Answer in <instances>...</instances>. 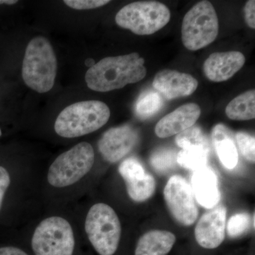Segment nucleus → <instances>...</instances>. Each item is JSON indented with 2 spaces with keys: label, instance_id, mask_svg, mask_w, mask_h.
Listing matches in <instances>:
<instances>
[{
  "label": "nucleus",
  "instance_id": "obj_1",
  "mask_svg": "<svg viewBox=\"0 0 255 255\" xmlns=\"http://www.w3.org/2000/svg\"><path fill=\"white\" fill-rule=\"evenodd\" d=\"M145 60L137 53L108 57L87 70L85 81L90 90L107 92L124 88L145 78Z\"/></svg>",
  "mask_w": 255,
  "mask_h": 255
},
{
  "label": "nucleus",
  "instance_id": "obj_2",
  "mask_svg": "<svg viewBox=\"0 0 255 255\" xmlns=\"http://www.w3.org/2000/svg\"><path fill=\"white\" fill-rule=\"evenodd\" d=\"M58 63L50 41L43 36L33 38L28 43L22 65L25 84L38 93L49 92L54 86Z\"/></svg>",
  "mask_w": 255,
  "mask_h": 255
},
{
  "label": "nucleus",
  "instance_id": "obj_3",
  "mask_svg": "<svg viewBox=\"0 0 255 255\" xmlns=\"http://www.w3.org/2000/svg\"><path fill=\"white\" fill-rule=\"evenodd\" d=\"M108 106L97 100L83 101L64 109L55 121V130L60 136L73 138L95 132L108 122Z\"/></svg>",
  "mask_w": 255,
  "mask_h": 255
},
{
  "label": "nucleus",
  "instance_id": "obj_4",
  "mask_svg": "<svg viewBox=\"0 0 255 255\" xmlns=\"http://www.w3.org/2000/svg\"><path fill=\"white\" fill-rule=\"evenodd\" d=\"M89 240L100 255H113L118 249L122 226L111 206L99 203L92 206L85 221Z\"/></svg>",
  "mask_w": 255,
  "mask_h": 255
},
{
  "label": "nucleus",
  "instance_id": "obj_5",
  "mask_svg": "<svg viewBox=\"0 0 255 255\" xmlns=\"http://www.w3.org/2000/svg\"><path fill=\"white\" fill-rule=\"evenodd\" d=\"M170 11L165 4L156 1H136L119 10L116 23L140 36L151 35L169 23Z\"/></svg>",
  "mask_w": 255,
  "mask_h": 255
},
{
  "label": "nucleus",
  "instance_id": "obj_6",
  "mask_svg": "<svg viewBox=\"0 0 255 255\" xmlns=\"http://www.w3.org/2000/svg\"><path fill=\"white\" fill-rule=\"evenodd\" d=\"M219 30V18L214 6L209 1H201L183 19V44L193 51L205 48L216 40Z\"/></svg>",
  "mask_w": 255,
  "mask_h": 255
},
{
  "label": "nucleus",
  "instance_id": "obj_7",
  "mask_svg": "<svg viewBox=\"0 0 255 255\" xmlns=\"http://www.w3.org/2000/svg\"><path fill=\"white\" fill-rule=\"evenodd\" d=\"M95 152L87 142H82L55 159L48 172V181L53 187L62 188L80 181L93 167Z\"/></svg>",
  "mask_w": 255,
  "mask_h": 255
},
{
  "label": "nucleus",
  "instance_id": "obj_8",
  "mask_svg": "<svg viewBox=\"0 0 255 255\" xmlns=\"http://www.w3.org/2000/svg\"><path fill=\"white\" fill-rule=\"evenodd\" d=\"M36 255H73L75 237L68 221L53 216L43 220L37 226L31 240Z\"/></svg>",
  "mask_w": 255,
  "mask_h": 255
},
{
  "label": "nucleus",
  "instance_id": "obj_9",
  "mask_svg": "<svg viewBox=\"0 0 255 255\" xmlns=\"http://www.w3.org/2000/svg\"><path fill=\"white\" fill-rule=\"evenodd\" d=\"M166 204L174 219L184 226H192L199 216L192 189L184 178L173 175L164 189Z\"/></svg>",
  "mask_w": 255,
  "mask_h": 255
},
{
  "label": "nucleus",
  "instance_id": "obj_10",
  "mask_svg": "<svg viewBox=\"0 0 255 255\" xmlns=\"http://www.w3.org/2000/svg\"><path fill=\"white\" fill-rule=\"evenodd\" d=\"M119 172L125 181L128 194L132 201L143 202L155 194V179L146 172L137 159H126L119 165Z\"/></svg>",
  "mask_w": 255,
  "mask_h": 255
},
{
  "label": "nucleus",
  "instance_id": "obj_11",
  "mask_svg": "<svg viewBox=\"0 0 255 255\" xmlns=\"http://www.w3.org/2000/svg\"><path fill=\"white\" fill-rule=\"evenodd\" d=\"M137 141L138 134L130 126L112 128L101 137L99 150L106 161L115 163L127 156Z\"/></svg>",
  "mask_w": 255,
  "mask_h": 255
},
{
  "label": "nucleus",
  "instance_id": "obj_12",
  "mask_svg": "<svg viewBox=\"0 0 255 255\" xmlns=\"http://www.w3.org/2000/svg\"><path fill=\"white\" fill-rule=\"evenodd\" d=\"M226 208L221 205L201 216L194 231L199 246L205 249H215L221 246L226 234Z\"/></svg>",
  "mask_w": 255,
  "mask_h": 255
},
{
  "label": "nucleus",
  "instance_id": "obj_13",
  "mask_svg": "<svg viewBox=\"0 0 255 255\" xmlns=\"http://www.w3.org/2000/svg\"><path fill=\"white\" fill-rule=\"evenodd\" d=\"M198 85L197 80L189 74L172 70H161L152 82V87L169 100L192 95Z\"/></svg>",
  "mask_w": 255,
  "mask_h": 255
},
{
  "label": "nucleus",
  "instance_id": "obj_14",
  "mask_svg": "<svg viewBox=\"0 0 255 255\" xmlns=\"http://www.w3.org/2000/svg\"><path fill=\"white\" fill-rule=\"evenodd\" d=\"M246 63V57L238 51L214 53L204 63V73L211 81L221 82L233 78Z\"/></svg>",
  "mask_w": 255,
  "mask_h": 255
},
{
  "label": "nucleus",
  "instance_id": "obj_15",
  "mask_svg": "<svg viewBox=\"0 0 255 255\" xmlns=\"http://www.w3.org/2000/svg\"><path fill=\"white\" fill-rule=\"evenodd\" d=\"M200 115V107L196 104L181 106L159 121L155 127V134L160 138L177 135L194 126Z\"/></svg>",
  "mask_w": 255,
  "mask_h": 255
},
{
  "label": "nucleus",
  "instance_id": "obj_16",
  "mask_svg": "<svg viewBox=\"0 0 255 255\" xmlns=\"http://www.w3.org/2000/svg\"><path fill=\"white\" fill-rule=\"evenodd\" d=\"M190 187L196 201L205 209H214L221 200L217 175L208 166L193 172Z\"/></svg>",
  "mask_w": 255,
  "mask_h": 255
},
{
  "label": "nucleus",
  "instance_id": "obj_17",
  "mask_svg": "<svg viewBox=\"0 0 255 255\" xmlns=\"http://www.w3.org/2000/svg\"><path fill=\"white\" fill-rule=\"evenodd\" d=\"M212 142L223 167L228 169H234L239 157L232 132L223 124H217L213 128Z\"/></svg>",
  "mask_w": 255,
  "mask_h": 255
},
{
  "label": "nucleus",
  "instance_id": "obj_18",
  "mask_svg": "<svg viewBox=\"0 0 255 255\" xmlns=\"http://www.w3.org/2000/svg\"><path fill=\"white\" fill-rule=\"evenodd\" d=\"M175 242V236L169 231H149L137 242L135 255H167Z\"/></svg>",
  "mask_w": 255,
  "mask_h": 255
},
{
  "label": "nucleus",
  "instance_id": "obj_19",
  "mask_svg": "<svg viewBox=\"0 0 255 255\" xmlns=\"http://www.w3.org/2000/svg\"><path fill=\"white\" fill-rule=\"evenodd\" d=\"M226 114L230 119L248 121L255 118V90L241 94L233 99L226 108Z\"/></svg>",
  "mask_w": 255,
  "mask_h": 255
},
{
  "label": "nucleus",
  "instance_id": "obj_20",
  "mask_svg": "<svg viewBox=\"0 0 255 255\" xmlns=\"http://www.w3.org/2000/svg\"><path fill=\"white\" fill-rule=\"evenodd\" d=\"M210 149L193 147L182 149L177 155V162L184 168L194 171L207 166Z\"/></svg>",
  "mask_w": 255,
  "mask_h": 255
},
{
  "label": "nucleus",
  "instance_id": "obj_21",
  "mask_svg": "<svg viewBox=\"0 0 255 255\" xmlns=\"http://www.w3.org/2000/svg\"><path fill=\"white\" fill-rule=\"evenodd\" d=\"M163 101L157 92L147 91L142 93L135 106V113L137 117L146 119L152 117L162 108Z\"/></svg>",
  "mask_w": 255,
  "mask_h": 255
},
{
  "label": "nucleus",
  "instance_id": "obj_22",
  "mask_svg": "<svg viewBox=\"0 0 255 255\" xmlns=\"http://www.w3.org/2000/svg\"><path fill=\"white\" fill-rule=\"evenodd\" d=\"M175 142L182 149L193 147L210 149L208 137L206 136L201 128L196 126H193L187 130L177 134L175 137Z\"/></svg>",
  "mask_w": 255,
  "mask_h": 255
},
{
  "label": "nucleus",
  "instance_id": "obj_23",
  "mask_svg": "<svg viewBox=\"0 0 255 255\" xmlns=\"http://www.w3.org/2000/svg\"><path fill=\"white\" fill-rule=\"evenodd\" d=\"M175 151L172 149L161 148L155 151L151 155V165L157 172L163 173L173 169L177 162Z\"/></svg>",
  "mask_w": 255,
  "mask_h": 255
},
{
  "label": "nucleus",
  "instance_id": "obj_24",
  "mask_svg": "<svg viewBox=\"0 0 255 255\" xmlns=\"http://www.w3.org/2000/svg\"><path fill=\"white\" fill-rule=\"evenodd\" d=\"M251 225V218L246 213L231 216L227 224V232L231 238L240 237L248 231Z\"/></svg>",
  "mask_w": 255,
  "mask_h": 255
},
{
  "label": "nucleus",
  "instance_id": "obj_25",
  "mask_svg": "<svg viewBox=\"0 0 255 255\" xmlns=\"http://www.w3.org/2000/svg\"><path fill=\"white\" fill-rule=\"evenodd\" d=\"M236 142L242 155L252 163L255 161V137L245 132H238L236 135Z\"/></svg>",
  "mask_w": 255,
  "mask_h": 255
},
{
  "label": "nucleus",
  "instance_id": "obj_26",
  "mask_svg": "<svg viewBox=\"0 0 255 255\" xmlns=\"http://www.w3.org/2000/svg\"><path fill=\"white\" fill-rule=\"evenodd\" d=\"M109 0H65L64 3L74 9H92L109 4Z\"/></svg>",
  "mask_w": 255,
  "mask_h": 255
},
{
  "label": "nucleus",
  "instance_id": "obj_27",
  "mask_svg": "<svg viewBox=\"0 0 255 255\" xmlns=\"http://www.w3.org/2000/svg\"><path fill=\"white\" fill-rule=\"evenodd\" d=\"M10 182H11V179H10L9 172L4 167L0 166V210L2 206L5 193L10 185Z\"/></svg>",
  "mask_w": 255,
  "mask_h": 255
},
{
  "label": "nucleus",
  "instance_id": "obj_28",
  "mask_svg": "<svg viewBox=\"0 0 255 255\" xmlns=\"http://www.w3.org/2000/svg\"><path fill=\"white\" fill-rule=\"evenodd\" d=\"M245 18L250 28H255V1L250 0L247 1L244 9Z\"/></svg>",
  "mask_w": 255,
  "mask_h": 255
},
{
  "label": "nucleus",
  "instance_id": "obj_29",
  "mask_svg": "<svg viewBox=\"0 0 255 255\" xmlns=\"http://www.w3.org/2000/svg\"><path fill=\"white\" fill-rule=\"evenodd\" d=\"M0 255H28L21 249L14 247H4L0 248Z\"/></svg>",
  "mask_w": 255,
  "mask_h": 255
},
{
  "label": "nucleus",
  "instance_id": "obj_30",
  "mask_svg": "<svg viewBox=\"0 0 255 255\" xmlns=\"http://www.w3.org/2000/svg\"><path fill=\"white\" fill-rule=\"evenodd\" d=\"M17 2V0H0V4L13 5Z\"/></svg>",
  "mask_w": 255,
  "mask_h": 255
},
{
  "label": "nucleus",
  "instance_id": "obj_31",
  "mask_svg": "<svg viewBox=\"0 0 255 255\" xmlns=\"http://www.w3.org/2000/svg\"><path fill=\"white\" fill-rule=\"evenodd\" d=\"M85 64H86L87 66H90L91 68L95 65V63L93 59H88L85 61Z\"/></svg>",
  "mask_w": 255,
  "mask_h": 255
},
{
  "label": "nucleus",
  "instance_id": "obj_32",
  "mask_svg": "<svg viewBox=\"0 0 255 255\" xmlns=\"http://www.w3.org/2000/svg\"><path fill=\"white\" fill-rule=\"evenodd\" d=\"M1 135V129H0V136Z\"/></svg>",
  "mask_w": 255,
  "mask_h": 255
}]
</instances>
